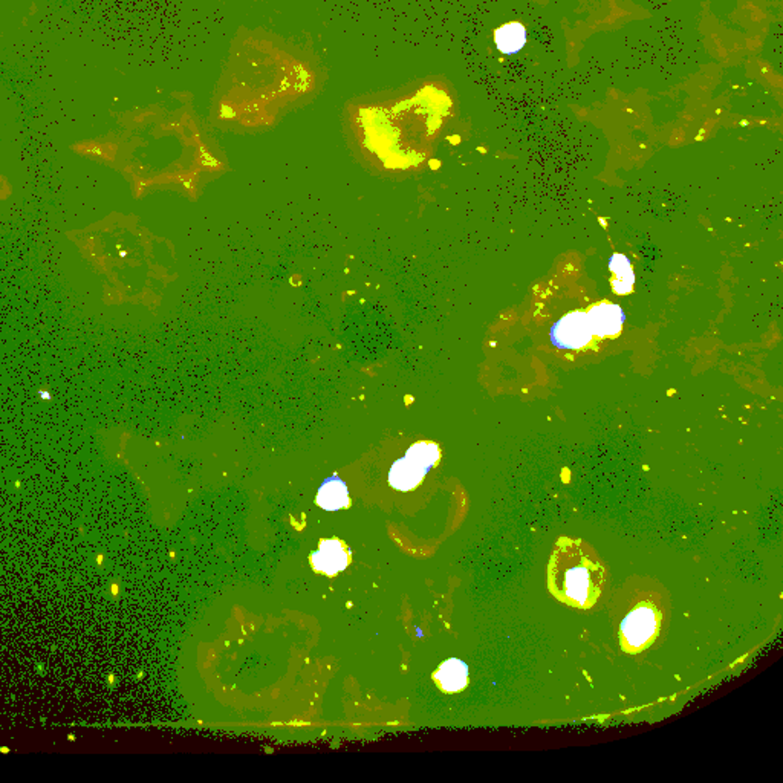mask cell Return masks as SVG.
<instances>
[{"mask_svg": "<svg viewBox=\"0 0 783 783\" xmlns=\"http://www.w3.org/2000/svg\"><path fill=\"white\" fill-rule=\"evenodd\" d=\"M451 109L449 91L436 81H424L349 103L346 115L366 157L385 168H409L424 161L427 144L435 140Z\"/></svg>", "mask_w": 783, "mask_h": 783, "instance_id": "obj_1", "label": "cell"}, {"mask_svg": "<svg viewBox=\"0 0 783 783\" xmlns=\"http://www.w3.org/2000/svg\"><path fill=\"white\" fill-rule=\"evenodd\" d=\"M670 615L668 589L651 577H629L612 596V629L623 652L632 657H644L661 646Z\"/></svg>", "mask_w": 783, "mask_h": 783, "instance_id": "obj_2", "label": "cell"}, {"mask_svg": "<svg viewBox=\"0 0 783 783\" xmlns=\"http://www.w3.org/2000/svg\"><path fill=\"white\" fill-rule=\"evenodd\" d=\"M609 568L587 542L560 537L548 563V589L578 611L596 609L609 589Z\"/></svg>", "mask_w": 783, "mask_h": 783, "instance_id": "obj_3", "label": "cell"}, {"mask_svg": "<svg viewBox=\"0 0 783 783\" xmlns=\"http://www.w3.org/2000/svg\"><path fill=\"white\" fill-rule=\"evenodd\" d=\"M550 337H551V343L556 348L580 351V349L589 346L594 340V334H592L591 324L587 320V311L577 309V311L563 315L552 326Z\"/></svg>", "mask_w": 783, "mask_h": 783, "instance_id": "obj_4", "label": "cell"}, {"mask_svg": "<svg viewBox=\"0 0 783 783\" xmlns=\"http://www.w3.org/2000/svg\"><path fill=\"white\" fill-rule=\"evenodd\" d=\"M352 561L348 545L340 539H322L319 550L309 556V563L317 574L335 577L344 571Z\"/></svg>", "mask_w": 783, "mask_h": 783, "instance_id": "obj_5", "label": "cell"}, {"mask_svg": "<svg viewBox=\"0 0 783 783\" xmlns=\"http://www.w3.org/2000/svg\"><path fill=\"white\" fill-rule=\"evenodd\" d=\"M587 320L591 324L592 334L596 339H616L622 334L623 324L626 315L623 313L622 306L611 304V302H598L587 309Z\"/></svg>", "mask_w": 783, "mask_h": 783, "instance_id": "obj_6", "label": "cell"}, {"mask_svg": "<svg viewBox=\"0 0 783 783\" xmlns=\"http://www.w3.org/2000/svg\"><path fill=\"white\" fill-rule=\"evenodd\" d=\"M432 678L441 692L460 693L469 686V666L458 658H450L436 669Z\"/></svg>", "mask_w": 783, "mask_h": 783, "instance_id": "obj_7", "label": "cell"}, {"mask_svg": "<svg viewBox=\"0 0 783 783\" xmlns=\"http://www.w3.org/2000/svg\"><path fill=\"white\" fill-rule=\"evenodd\" d=\"M429 471L420 462H416V460H412L409 456H405L403 460H398L392 465L389 473V484L394 487L395 490H414L424 480L425 475Z\"/></svg>", "mask_w": 783, "mask_h": 783, "instance_id": "obj_8", "label": "cell"}, {"mask_svg": "<svg viewBox=\"0 0 783 783\" xmlns=\"http://www.w3.org/2000/svg\"><path fill=\"white\" fill-rule=\"evenodd\" d=\"M315 502H317V505L320 508H323L326 511H339L343 510V508H348L351 505V499H349L348 487L344 484L343 480L334 476V478H329L326 482L322 484L320 487L319 493H317V497H315Z\"/></svg>", "mask_w": 783, "mask_h": 783, "instance_id": "obj_9", "label": "cell"}, {"mask_svg": "<svg viewBox=\"0 0 783 783\" xmlns=\"http://www.w3.org/2000/svg\"><path fill=\"white\" fill-rule=\"evenodd\" d=\"M609 269L614 274L611 278V287L616 296H627L633 293V285H635V274L632 269V263L624 254H612L609 260Z\"/></svg>", "mask_w": 783, "mask_h": 783, "instance_id": "obj_10", "label": "cell"}, {"mask_svg": "<svg viewBox=\"0 0 783 783\" xmlns=\"http://www.w3.org/2000/svg\"><path fill=\"white\" fill-rule=\"evenodd\" d=\"M496 46L502 54H515L521 51L526 43V31L524 25L517 22H510L496 31Z\"/></svg>", "mask_w": 783, "mask_h": 783, "instance_id": "obj_11", "label": "cell"}]
</instances>
